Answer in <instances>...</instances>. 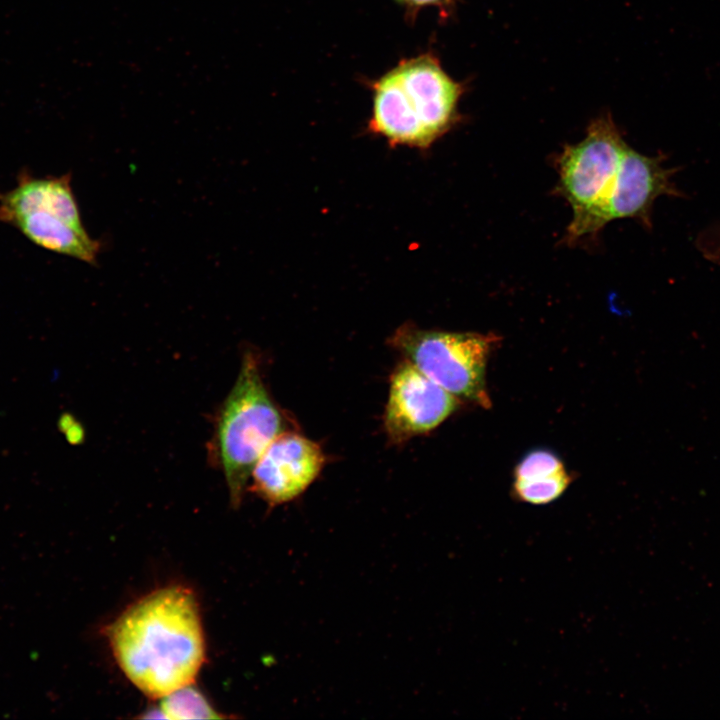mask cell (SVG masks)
<instances>
[{
	"instance_id": "6da1fadb",
	"label": "cell",
	"mask_w": 720,
	"mask_h": 720,
	"mask_svg": "<svg viewBox=\"0 0 720 720\" xmlns=\"http://www.w3.org/2000/svg\"><path fill=\"white\" fill-rule=\"evenodd\" d=\"M114 656L143 693L160 697L192 683L204 660V638L193 593L170 586L130 606L110 627Z\"/></svg>"
},
{
	"instance_id": "7a4b0ae2",
	"label": "cell",
	"mask_w": 720,
	"mask_h": 720,
	"mask_svg": "<svg viewBox=\"0 0 720 720\" xmlns=\"http://www.w3.org/2000/svg\"><path fill=\"white\" fill-rule=\"evenodd\" d=\"M368 129L388 143L426 149L459 120L466 86L432 53L401 60L371 83Z\"/></svg>"
},
{
	"instance_id": "3957f363",
	"label": "cell",
	"mask_w": 720,
	"mask_h": 720,
	"mask_svg": "<svg viewBox=\"0 0 720 720\" xmlns=\"http://www.w3.org/2000/svg\"><path fill=\"white\" fill-rule=\"evenodd\" d=\"M282 431L283 415L266 389L258 358L248 351L219 409L210 445L232 504H239L257 460Z\"/></svg>"
},
{
	"instance_id": "277c9868",
	"label": "cell",
	"mask_w": 720,
	"mask_h": 720,
	"mask_svg": "<svg viewBox=\"0 0 720 720\" xmlns=\"http://www.w3.org/2000/svg\"><path fill=\"white\" fill-rule=\"evenodd\" d=\"M69 174L35 177L22 172L17 185L0 194V221L42 248L96 264L101 250L83 227Z\"/></svg>"
},
{
	"instance_id": "5b68a950",
	"label": "cell",
	"mask_w": 720,
	"mask_h": 720,
	"mask_svg": "<svg viewBox=\"0 0 720 720\" xmlns=\"http://www.w3.org/2000/svg\"><path fill=\"white\" fill-rule=\"evenodd\" d=\"M494 335L400 326L389 344L420 372L456 396L487 408L485 372Z\"/></svg>"
},
{
	"instance_id": "8992f818",
	"label": "cell",
	"mask_w": 720,
	"mask_h": 720,
	"mask_svg": "<svg viewBox=\"0 0 720 720\" xmlns=\"http://www.w3.org/2000/svg\"><path fill=\"white\" fill-rule=\"evenodd\" d=\"M665 161L663 153L646 156L627 146L605 198L583 219L569 223L565 242L576 243L596 235L606 224L618 219H636L651 228V213L658 197H686L672 181L679 168L666 167Z\"/></svg>"
},
{
	"instance_id": "52a82bcc",
	"label": "cell",
	"mask_w": 720,
	"mask_h": 720,
	"mask_svg": "<svg viewBox=\"0 0 720 720\" xmlns=\"http://www.w3.org/2000/svg\"><path fill=\"white\" fill-rule=\"evenodd\" d=\"M627 146L610 115L604 114L591 121L580 142L564 147L556 160L555 193L572 208L570 222L583 219L602 202Z\"/></svg>"
},
{
	"instance_id": "ba28073f",
	"label": "cell",
	"mask_w": 720,
	"mask_h": 720,
	"mask_svg": "<svg viewBox=\"0 0 720 720\" xmlns=\"http://www.w3.org/2000/svg\"><path fill=\"white\" fill-rule=\"evenodd\" d=\"M457 408L456 396L404 359L390 376L384 429L399 444L434 430Z\"/></svg>"
},
{
	"instance_id": "9c48e42d",
	"label": "cell",
	"mask_w": 720,
	"mask_h": 720,
	"mask_svg": "<svg viewBox=\"0 0 720 720\" xmlns=\"http://www.w3.org/2000/svg\"><path fill=\"white\" fill-rule=\"evenodd\" d=\"M325 454L318 443L292 431H282L257 460L251 490L270 505L300 496L319 476Z\"/></svg>"
},
{
	"instance_id": "30bf717a",
	"label": "cell",
	"mask_w": 720,
	"mask_h": 720,
	"mask_svg": "<svg viewBox=\"0 0 720 720\" xmlns=\"http://www.w3.org/2000/svg\"><path fill=\"white\" fill-rule=\"evenodd\" d=\"M159 712L168 719L217 718L204 696L190 684L162 697Z\"/></svg>"
},
{
	"instance_id": "8fae6325",
	"label": "cell",
	"mask_w": 720,
	"mask_h": 720,
	"mask_svg": "<svg viewBox=\"0 0 720 720\" xmlns=\"http://www.w3.org/2000/svg\"><path fill=\"white\" fill-rule=\"evenodd\" d=\"M570 482L569 474L563 470L547 477L515 480L512 494L523 503L546 505L562 496Z\"/></svg>"
},
{
	"instance_id": "7c38bea8",
	"label": "cell",
	"mask_w": 720,
	"mask_h": 720,
	"mask_svg": "<svg viewBox=\"0 0 720 720\" xmlns=\"http://www.w3.org/2000/svg\"><path fill=\"white\" fill-rule=\"evenodd\" d=\"M565 470L560 458L549 450H533L525 455L514 470L515 480L551 476Z\"/></svg>"
},
{
	"instance_id": "4fadbf2b",
	"label": "cell",
	"mask_w": 720,
	"mask_h": 720,
	"mask_svg": "<svg viewBox=\"0 0 720 720\" xmlns=\"http://www.w3.org/2000/svg\"><path fill=\"white\" fill-rule=\"evenodd\" d=\"M401 7L406 9L409 17H414L416 13L426 7H436L440 10L442 16H448L453 9L455 0H394Z\"/></svg>"
}]
</instances>
